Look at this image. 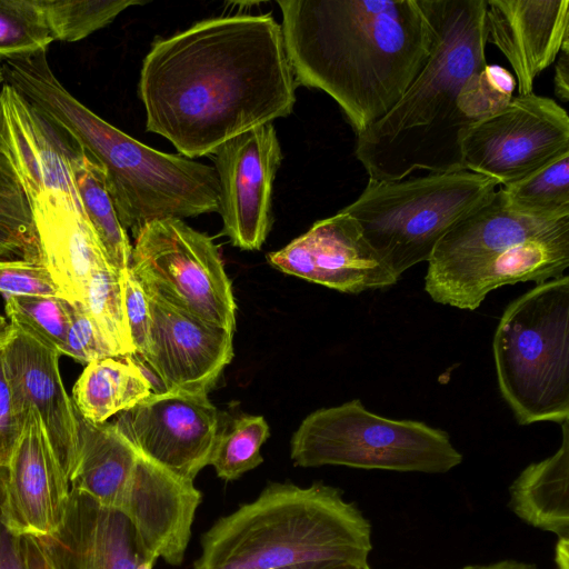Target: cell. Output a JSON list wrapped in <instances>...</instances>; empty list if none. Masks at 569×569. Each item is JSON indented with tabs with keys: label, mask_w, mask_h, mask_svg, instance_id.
Listing matches in <instances>:
<instances>
[{
	"label": "cell",
	"mask_w": 569,
	"mask_h": 569,
	"mask_svg": "<svg viewBox=\"0 0 569 569\" xmlns=\"http://www.w3.org/2000/svg\"><path fill=\"white\" fill-rule=\"evenodd\" d=\"M296 81L271 14L204 19L157 41L143 59L146 128L193 159L292 112Z\"/></svg>",
	"instance_id": "cell-1"
},
{
	"label": "cell",
	"mask_w": 569,
	"mask_h": 569,
	"mask_svg": "<svg viewBox=\"0 0 569 569\" xmlns=\"http://www.w3.org/2000/svg\"><path fill=\"white\" fill-rule=\"evenodd\" d=\"M298 86L319 89L356 134L383 118L425 68L432 30L418 0H282Z\"/></svg>",
	"instance_id": "cell-2"
},
{
	"label": "cell",
	"mask_w": 569,
	"mask_h": 569,
	"mask_svg": "<svg viewBox=\"0 0 569 569\" xmlns=\"http://www.w3.org/2000/svg\"><path fill=\"white\" fill-rule=\"evenodd\" d=\"M418 1L432 30L429 59L398 103L357 136L355 154L372 180L465 169L461 142L472 126L458 98L488 64L487 0Z\"/></svg>",
	"instance_id": "cell-3"
},
{
	"label": "cell",
	"mask_w": 569,
	"mask_h": 569,
	"mask_svg": "<svg viewBox=\"0 0 569 569\" xmlns=\"http://www.w3.org/2000/svg\"><path fill=\"white\" fill-rule=\"evenodd\" d=\"M2 66L6 81L103 169L120 222L133 238L154 220L219 212L213 167L154 150L101 119L58 80L47 51Z\"/></svg>",
	"instance_id": "cell-4"
},
{
	"label": "cell",
	"mask_w": 569,
	"mask_h": 569,
	"mask_svg": "<svg viewBox=\"0 0 569 569\" xmlns=\"http://www.w3.org/2000/svg\"><path fill=\"white\" fill-rule=\"evenodd\" d=\"M371 549L369 521L339 489L272 482L203 533L193 568L367 569Z\"/></svg>",
	"instance_id": "cell-5"
},
{
	"label": "cell",
	"mask_w": 569,
	"mask_h": 569,
	"mask_svg": "<svg viewBox=\"0 0 569 569\" xmlns=\"http://www.w3.org/2000/svg\"><path fill=\"white\" fill-rule=\"evenodd\" d=\"M492 351L500 393L519 425L569 420V276L510 302Z\"/></svg>",
	"instance_id": "cell-6"
},
{
	"label": "cell",
	"mask_w": 569,
	"mask_h": 569,
	"mask_svg": "<svg viewBox=\"0 0 569 569\" xmlns=\"http://www.w3.org/2000/svg\"><path fill=\"white\" fill-rule=\"evenodd\" d=\"M498 186L466 169L398 181L369 179L358 199L342 210L400 278L415 264L428 262L443 236L486 204Z\"/></svg>",
	"instance_id": "cell-7"
},
{
	"label": "cell",
	"mask_w": 569,
	"mask_h": 569,
	"mask_svg": "<svg viewBox=\"0 0 569 569\" xmlns=\"http://www.w3.org/2000/svg\"><path fill=\"white\" fill-rule=\"evenodd\" d=\"M290 457L299 467L426 473H445L462 461L446 431L379 416L359 399L307 416L291 438Z\"/></svg>",
	"instance_id": "cell-8"
},
{
	"label": "cell",
	"mask_w": 569,
	"mask_h": 569,
	"mask_svg": "<svg viewBox=\"0 0 569 569\" xmlns=\"http://www.w3.org/2000/svg\"><path fill=\"white\" fill-rule=\"evenodd\" d=\"M130 268L143 288L234 331L236 301L218 246L182 219L147 223L133 238Z\"/></svg>",
	"instance_id": "cell-9"
},
{
	"label": "cell",
	"mask_w": 569,
	"mask_h": 569,
	"mask_svg": "<svg viewBox=\"0 0 569 569\" xmlns=\"http://www.w3.org/2000/svg\"><path fill=\"white\" fill-rule=\"evenodd\" d=\"M569 152V117L553 99L533 92L512 97L473 124L461 142L466 170L515 183Z\"/></svg>",
	"instance_id": "cell-10"
},
{
	"label": "cell",
	"mask_w": 569,
	"mask_h": 569,
	"mask_svg": "<svg viewBox=\"0 0 569 569\" xmlns=\"http://www.w3.org/2000/svg\"><path fill=\"white\" fill-rule=\"evenodd\" d=\"M224 422L207 395L162 391L120 412L112 423L140 455L193 481L210 465Z\"/></svg>",
	"instance_id": "cell-11"
},
{
	"label": "cell",
	"mask_w": 569,
	"mask_h": 569,
	"mask_svg": "<svg viewBox=\"0 0 569 569\" xmlns=\"http://www.w3.org/2000/svg\"><path fill=\"white\" fill-rule=\"evenodd\" d=\"M214 154L223 233L242 250H259L271 229L272 186L282 154L272 123L246 131Z\"/></svg>",
	"instance_id": "cell-12"
},
{
	"label": "cell",
	"mask_w": 569,
	"mask_h": 569,
	"mask_svg": "<svg viewBox=\"0 0 569 569\" xmlns=\"http://www.w3.org/2000/svg\"><path fill=\"white\" fill-rule=\"evenodd\" d=\"M146 292L151 313L148 349L141 359L132 358L157 378L160 392L208 395L232 359L234 331Z\"/></svg>",
	"instance_id": "cell-13"
},
{
	"label": "cell",
	"mask_w": 569,
	"mask_h": 569,
	"mask_svg": "<svg viewBox=\"0 0 569 569\" xmlns=\"http://www.w3.org/2000/svg\"><path fill=\"white\" fill-rule=\"evenodd\" d=\"M276 269L345 292L391 287L399 280L365 238L356 219L342 209L316 221L300 237L267 254Z\"/></svg>",
	"instance_id": "cell-14"
},
{
	"label": "cell",
	"mask_w": 569,
	"mask_h": 569,
	"mask_svg": "<svg viewBox=\"0 0 569 569\" xmlns=\"http://www.w3.org/2000/svg\"><path fill=\"white\" fill-rule=\"evenodd\" d=\"M71 488L38 415L29 409L4 468L0 499L3 526L17 537L47 538L61 527Z\"/></svg>",
	"instance_id": "cell-15"
},
{
	"label": "cell",
	"mask_w": 569,
	"mask_h": 569,
	"mask_svg": "<svg viewBox=\"0 0 569 569\" xmlns=\"http://www.w3.org/2000/svg\"><path fill=\"white\" fill-rule=\"evenodd\" d=\"M3 361L17 412L33 410L66 473L71 477L78 451L77 413L59 370L61 355L10 322L1 333Z\"/></svg>",
	"instance_id": "cell-16"
},
{
	"label": "cell",
	"mask_w": 569,
	"mask_h": 569,
	"mask_svg": "<svg viewBox=\"0 0 569 569\" xmlns=\"http://www.w3.org/2000/svg\"><path fill=\"white\" fill-rule=\"evenodd\" d=\"M0 148L18 173L30 202L46 194L80 201L71 162L77 143L9 82L0 90Z\"/></svg>",
	"instance_id": "cell-17"
},
{
	"label": "cell",
	"mask_w": 569,
	"mask_h": 569,
	"mask_svg": "<svg viewBox=\"0 0 569 569\" xmlns=\"http://www.w3.org/2000/svg\"><path fill=\"white\" fill-rule=\"evenodd\" d=\"M569 227V217L546 219L509 208L501 189L438 242L428 261L425 291L430 298L449 282L519 243Z\"/></svg>",
	"instance_id": "cell-18"
},
{
	"label": "cell",
	"mask_w": 569,
	"mask_h": 569,
	"mask_svg": "<svg viewBox=\"0 0 569 569\" xmlns=\"http://www.w3.org/2000/svg\"><path fill=\"white\" fill-rule=\"evenodd\" d=\"M39 540L54 569H152L158 559L123 512L74 490L59 530Z\"/></svg>",
	"instance_id": "cell-19"
},
{
	"label": "cell",
	"mask_w": 569,
	"mask_h": 569,
	"mask_svg": "<svg viewBox=\"0 0 569 569\" xmlns=\"http://www.w3.org/2000/svg\"><path fill=\"white\" fill-rule=\"evenodd\" d=\"M486 40L507 58L519 96L569 44V0H487Z\"/></svg>",
	"instance_id": "cell-20"
},
{
	"label": "cell",
	"mask_w": 569,
	"mask_h": 569,
	"mask_svg": "<svg viewBox=\"0 0 569 569\" xmlns=\"http://www.w3.org/2000/svg\"><path fill=\"white\" fill-rule=\"evenodd\" d=\"M31 207L42 263L66 299L84 305L91 276L109 263L81 202L46 194Z\"/></svg>",
	"instance_id": "cell-21"
},
{
	"label": "cell",
	"mask_w": 569,
	"mask_h": 569,
	"mask_svg": "<svg viewBox=\"0 0 569 569\" xmlns=\"http://www.w3.org/2000/svg\"><path fill=\"white\" fill-rule=\"evenodd\" d=\"M569 267V227L526 240L456 278L431 297L435 302L475 310L487 295L506 284L545 282Z\"/></svg>",
	"instance_id": "cell-22"
},
{
	"label": "cell",
	"mask_w": 569,
	"mask_h": 569,
	"mask_svg": "<svg viewBox=\"0 0 569 569\" xmlns=\"http://www.w3.org/2000/svg\"><path fill=\"white\" fill-rule=\"evenodd\" d=\"M76 413L78 451L70 488L119 510L139 452L112 422L92 423Z\"/></svg>",
	"instance_id": "cell-23"
},
{
	"label": "cell",
	"mask_w": 569,
	"mask_h": 569,
	"mask_svg": "<svg viewBox=\"0 0 569 569\" xmlns=\"http://www.w3.org/2000/svg\"><path fill=\"white\" fill-rule=\"evenodd\" d=\"M561 430L558 450L530 463L515 479L509 490V505L528 525L568 539L569 420L561 423Z\"/></svg>",
	"instance_id": "cell-24"
},
{
	"label": "cell",
	"mask_w": 569,
	"mask_h": 569,
	"mask_svg": "<svg viewBox=\"0 0 569 569\" xmlns=\"http://www.w3.org/2000/svg\"><path fill=\"white\" fill-rule=\"evenodd\" d=\"M154 392L143 368L131 357H108L86 365L72 389L78 413L92 423H104Z\"/></svg>",
	"instance_id": "cell-25"
},
{
	"label": "cell",
	"mask_w": 569,
	"mask_h": 569,
	"mask_svg": "<svg viewBox=\"0 0 569 569\" xmlns=\"http://www.w3.org/2000/svg\"><path fill=\"white\" fill-rule=\"evenodd\" d=\"M71 172L84 214L108 263L122 273L130 268L132 244L108 191L103 169L80 149L71 162Z\"/></svg>",
	"instance_id": "cell-26"
},
{
	"label": "cell",
	"mask_w": 569,
	"mask_h": 569,
	"mask_svg": "<svg viewBox=\"0 0 569 569\" xmlns=\"http://www.w3.org/2000/svg\"><path fill=\"white\" fill-rule=\"evenodd\" d=\"M40 260L30 199L0 148V259Z\"/></svg>",
	"instance_id": "cell-27"
},
{
	"label": "cell",
	"mask_w": 569,
	"mask_h": 569,
	"mask_svg": "<svg viewBox=\"0 0 569 569\" xmlns=\"http://www.w3.org/2000/svg\"><path fill=\"white\" fill-rule=\"evenodd\" d=\"M500 189L517 212L546 219L569 217V152Z\"/></svg>",
	"instance_id": "cell-28"
},
{
	"label": "cell",
	"mask_w": 569,
	"mask_h": 569,
	"mask_svg": "<svg viewBox=\"0 0 569 569\" xmlns=\"http://www.w3.org/2000/svg\"><path fill=\"white\" fill-rule=\"evenodd\" d=\"M137 0H37L53 40L74 42L111 23Z\"/></svg>",
	"instance_id": "cell-29"
},
{
	"label": "cell",
	"mask_w": 569,
	"mask_h": 569,
	"mask_svg": "<svg viewBox=\"0 0 569 569\" xmlns=\"http://www.w3.org/2000/svg\"><path fill=\"white\" fill-rule=\"evenodd\" d=\"M269 435L262 416L241 415L226 421L210 459L217 476L232 481L258 467L263 461L260 448Z\"/></svg>",
	"instance_id": "cell-30"
},
{
	"label": "cell",
	"mask_w": 569,
	"mask_h": 569,
	"mask_svg": "<svg viewBox=\"0 0 569 569\" xmlns=\"http://www.w3.org/2000/svg\"><path fill=\"white\" fill-rule=\"evenodd\" d=\"M84 306L117 356L132 357L134 349L126 319L122 273L110 264L97 269L88 283Z\"/></svg>",
	"instance_id": "cell-31"
},
{
	"label": "cell",
	"mask_w": 569,
	"mask_h": 569,
	"mask_svg": "<svg viewBox=\"0 0 569 569\" xmlns=\"http://www.w3.org/2000/svg\"><path fill=\"white\" fill-rule=\"evenodd\" d=\"M52 41L37 0H0V61L47 51Z\"/></svg>",
	"instance_id": "cell-32"
},
{
	"label": "cell",
	"mask_w": 569,
	"mask_h": 569,
	"mask_svg": "<svg viewBox=\"0 0 569 569\" xmlns=\"http://www.w3.org/2000/svg\"><path fill=\"white\" fill-rule=\"evenodd\" d=\"M4 311L18 325L63 355L68 318L59 297L4 296Z\"/></svg>",
	"instance_id": "cell-33"
},
{
	"label": "cell",
	"mask_w": 569,
	"mask_h": 569,
	"mask_svg": "<svg viewBox=\"0 0 569 569\" xmlns=\"http://www.w3.org/2000/svg\"><path fill=\"white\" fill-rule=\"evenodd\" d=\"M61 300L68 318L63 355L83 365L102 358L118 357L86 306L66 298H61Z\"/></svg>",
	"instance_id": "cell-34"
},
{
	"label": "cell",
	"mask_w": 569,
	"mask_h": 569,
	"mask_svg": "<svg viewBox=\"0 0 569 569\" xmlns=\"http://www.w3.org/2000/svg\"><path fill=\"white\" fill-rule=\"evenodd\" d=\"M0 292L64 298L42 261L22 258L0 259Z\"/></svg>",
	"instance_id": "cell-35"
},
{
	"label": "cell",
	"mask_w": 569,
	"mask_h": 569,
	"mask_svg": "<svg viewBox=\"0 0 569 569\" xmlns=\"http://www.w3.org/2000/svg\"><path fill=\"white\" fill-rule=\"evenodd\" d=\"M127 325L134 349L132 357L141 359L148 349L151 313L148 295L131 268L122 272Z\"/></svg>",
	"instance_id": "cell-36"
},
{
	"label": "cell",
	"mask_w": 569,
	"mask_h": 569,
	"mask_svg": "<svg viewBox=\"0 0 569 569\" xmlns=\"http://www.w3.org/2000/svg\"><path fill=\"white\" fill-rule=\"evenodd\" d=\"M27 418L21 417L14 407L8 379L0 336V468H6Z\"/></svg>",
	"instance_id": "cell-37"
},
{
	"label": "cell",
	"mask_w": 569,
	"mask_h": 569,
	"mask_svg": "<svg viewBox=\"0 0 569 569\" xmlns=\"http://www.w3.org/2000/svg\"><path fill=\"white\" fill-rule=\"evenodd\" d=\"M2 490V489H1ZM1 499V495H0ZM0 569H27L23 537L12 535L0 517Z\"/></svg>",
	"instance_id": "cell-38"
},
{
	"label": "cell",
	"mask_w": 569,
	"mask_h": 569,
	"mask_svg": "<svg viewBox=\"0 0 569 569\" xmlns=\"http://www.w3.org/2000/svg\"><path fill=\"white\" fill-rule=\"evenodd\" d=\"M27 569H54L42 542L32 537H23Z\"/></svg>",
	"instance_id": "cell-39"
},
{
	"label": "cell",
	"mask_w": 569,
	"mask_h": 569,
	"mask_svg": "<svg viewBox=\"0 0 569 569\" xmlns=\"http://www.w3.org/2000/svg\"><path fill=\"white\" fill-rule=\"evenodd\" d=\"M555 93L563 102L569 100V44L559 53L555 68Z\"/></svg>",
	"instance_id": "cell-40"
},
{
	"label": "cell",
	"mask_w": 569,
	"mask_h": 569,
	"mask_svg": "<svg viewBox=\"0 0 569 569\" xmlns=\"http://www.w3.org/2000/svg\"><path fill=\"white\" fill-rule=\"evenodd\" d=\"M461 569H537L532 565L519 562L516 560H502L490 565H472Z\"/></svg>",
	"instance_id": "cell-41"
},
{
	"label": "cell",
	"mask_w": 569,
	"mask_h": 569,
	"mask_svg": "<svg viewBox=\"0 0 569 569\" xmlns=\"http://www.w3.org/2000/svg\"><path fill=\"white\" fill-rule=\"evenodd\" d=\"M568 539H559L557 547V561L560 569H568Z\"/></svg>",
	"instance_id": "cell-42"
},
{
	"label": "cell",
	"mask_w": 569,
	"mask_h": 569,
	"mask_svg": "<svg viewBox=\"0 0 569 569\" xmlns=\"http://www.w3.org/2000/svg\"><path fill=\"white\" fill-rule=\"evenodd\" d=\"M4 82H6V77H4L3 66H2V61H0V90Z\"/></svg>",
	"instance_id": "cell-43"
},
{
	"label": "cell",
	"mask_w": 569,
	"mask_h": 569,
	"mask_svg": "<svg viewBox=\"0 0 569 569\" xmlns=\"http://www.w3.org/2000/svg\"><path fill=\"white\" fill-rule=\"evenodd\" d=\"M6 325L7 323H6L4 319H3V317L0 316V336H1Z\"/></svg>",
	"instance_id": "cell-44"
},
{
	"label": "cell",
	"mask_w": 569,
	"mask_h": 569,
	"mask_svg": "<svg viewBox=\"0 0 569 569\" xmlns=\"http://www.w3.org/2000/svg\"><path fill=\"white\" fill-rule=\"evenodd\" d=\"M3 473H4V468H0V495H1V489H2Z\"/></svg>",
	"instance_id": "cell-45"
},
{
	"label": "cell",
	"mask_w": 569,
	"mask_h": 569,
	"mask_svg": "<svg viewBox=\"0 0 569 569\" xmlns=\"http://www.w3.org/2000/svg\"><path fill=\"white\" fill-rule=\"evenodd\" d=\"M280 569H321L316 567H291V568H280Z\"/></svg>",
	"instance_id": "cell-46"
},
{
	"label": "cell",
	"mask_w": 569,
	"mask_h": 569,
	"mask_svg": "<svg viewBox=\"0 0 569 569\" xmlns=\"http://www.w3.org/2000/svg\"><path fill=\"white\" fill-rule=\"evenodd\" d=\"M367 569H370V568H367Z\"/></svg>",
	"instance_id": "cell-47"
}]
</instances>
